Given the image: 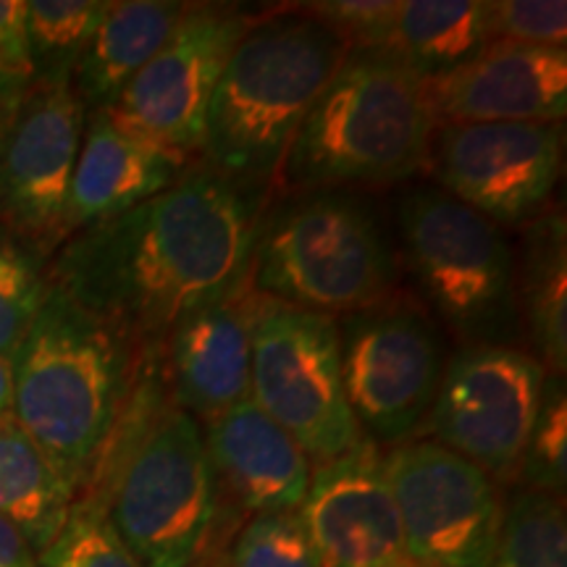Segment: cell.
I'll list each match as a JSON object with an SVG mask.
<instances>
[{"instance_id":"obj_17","label":"cell","mask_w":567,"mask_h":567,"mask_svg":"<svg viewBox=\"0 0 567 567\" xmlns=\"http://www.w3.org/2000/svg\"><path fill=\"white\" fill-rule=\"evenodd\" d=\"M423 87L436 124H557L567 111V53L488 42L465 66Z\"/></svg>"},{"instance_id":"obj_21","label":"cell","mask_w":567,"mask_h":567,"mask_svg":"<svg viewBox=\"0 0 567 567\" xmlns=\"http://www.w3.org/2000/svg\"><path fill=\"white\" fill-rule=\"evenodd\" d=\"M515 308L520 337L544 371L567 368V226L559 210H544L523 226L515 255Z\"/></svg>"},{"instance_id":"obj_4","label":"cell","mask_w":567,"mask_h":567,"mask_svg":"<svg viewBox=\"0 0 567 567\" xmlns=\"http://www.w3.org/2000/svg\"><path fill=\"white\" fill-rule=\"evenodd\" d=\"M436 118L389 51H347L281 163L274 195L392 187L429 163Z\"/></svg>"},{"instance_id":"obj_3","label":"cell","mask_w":567,"mask_h":567,"mask_svg":"<svg viewBox=\"0 0 567 567\" xmlns=\"http://www.w3.org/2000/svg\"><path fill=\"white\" fill-rule=\"evenodd\" d=\"M344 55V42L300 6L260 13L226 61L197 161L274 195L297 130Z\"/></svg>"},{"instance_id":"obj_15","label":"cell","mask_w":567,"mask_h":567,"mask_svg":"<svg viewBox=\"0 0 567 567\" xmlns=\"http://www.w3.org/2000/svg\"><path fill=\"white\" fill-rule=\"evenodd\" d=\"M300 515L321 567H415L384 476V452L368 436L316 465Z\"/></svg>"},{"instance_id":"obj_6","label":"cell","mask_w":567,"mask_h":567,"mask_svg":"<svg viewBox=\"0 0 567 567\" xmlns=\"http://www.w3.org/2000/svg\"><path fill=\"white\" fill-rule=\"evenodd\" d=\"M396 229L415 297L460 347H515V250L505 229L439 187L410 189Z\"/></svg>"},{"instance_id":"obj_13","label":"cell","mask_w":567,"mask_h":567,"mask_svg":"<svg viewBox=\"0 0 567 567\" xmlns=\"http://www.w3.org/2000/svg\"><path fill=\"white\" fill-rule=\"evenodd\" d=\"M563 122L439 124L431 140L436 187L499 229L528 226L563 174Z\"/></svg>"},{"instance_id":"obj_8","label":"cell","mask_w":567,"mask_h":567,"mask_svg":"<svg viewBox=\"0 0 567 567\" xmlns=\"http://www.w3.org/2000/svg\"><path fill=\"white\" fill-rule=\"evenodd\" d=\"M344 396L360 434L381 450L417 439L442 384L444 337L405 289L337 318Z\"/></svg>"},{"instance_id":"obj_27","label":"cell","mask_w":567,"mask_h":567,"mask_svg":"<svg viewBox=\"0 0 567 567\" xmlns=\"http://www.w3.org/2000/svg\"><path fill=\"white\" fill-rule=\"evenodd\" d=\"M520 486L563 494L567 481V392L565 375L547 373L520 465Z\"/></svg>"},{"instance_id":"obj_23","label":"cell","mask_w":567,"mask_h":567,"mask_svg":"<svg viewBox=\"0 0 567 567\" xmlns=\"http://www.w3.org/2000/svg\"><path fill=\"white\" fill-rule=\"evenodd\" d=\"M486 45L484 0H402L386 51L429 82L465 66Z\"/></svg>"},{"instance_id":"obj_1","label":"cell","mask_w":567,"mask_h":567,"mask_svg":"<svg viewBox=\"0 0 567 567\" xmlns=\"http://www.w3.org/2000/svg\"><path fill=\"white\" fill-rule=\"evenodd\" d=\"M271 193L195 161L184 176L122 216L71 234L48 279L101 316L137 352L247 274Z\"/></svg>"},{"instance_id":"obj_25","label":"cell","mask_w":567,"mask_h":567,"mask_svg":"<svg viewBox=\"0 0 567 567\" xmlns=\"http://www.w3.org/2000/svg\"><path fill=\"white\" fill-rule=\"evenodd\" d=\"M27 51L32 82L71 84L76 63L101 24V0H27Z\"/></svg>"},{"instance_id":"obj_10","label":"cell","mask_w":567,"mask_h":567,"mask_svg":"<svg viewBox=\"0 0 567 567\" xmlns=\"http://www.w3.org/2000/svg\"><path fill=\"white\" fill-rule=\"evenodd\" d=\"M544 379V365L523 347H460L446 358L423 431L494 484H517Z\"/></svg>"},{"instance_id":"obj_35","label":"cell","mask_w":567,"mask_h":567,"mask_svg":"<svg viewBox=\"0 0 567 567\" xmlns=\"http://www.w3.org/2000/svg\"><path fill=\"white\" fill-rule=\"evenodd\" d=\"M13 417V365L9 358H0V421Z\"/></svg>"},{"instance_id":"obj_5","label":"cell","mask_w":567,"mask_h":567,"mask_svg":"<svg viewBox=\"0 0 567 567\" xmlns=\"http://www.w3.org/2000/svg\"><path fill=\"white\" fill-rule=\"evenodd\" d=\"M271 200L250 255L255 292L334 318L394 292V245L363 195L318 189Z\"/></svg>"},{"instance_id":"obj_7","label":"cell","mask_w":567,"mask_h":567,"mask_svg":"<svg viewBox=\"0 0 567 567\" xmlns=\"http://www.w3.org/2000/svg\"><path fill=\"white\" fill-rule=\"evenodd\" d=\"M216 476L197 417L172 405L113 473L101 513L142 567H193L216 530Z\"/></svg>"},{"instance_id":"obj_31","label":"cell","mask_w":567,"mask_h":567,"mask_svg":"<svg viewBox=\"0 0 567 567\" xmlns=\"http://www.w3.org/2000/svg\"><path fill=\"white\" fill-rule=\"evenodd\" d=\"M344 42L347 51H386L396 24V0H321L300 3Z\"/></svg>"},{"instance_id":"obj_12","label":"cell","mask_w":567,"mask_h":567,"mask_svg":"<svg viewBox=\"0 0 567 567\" xmlns=\"http://www.w3.org/2000/svg\"><path fill=\"white\" fill-rule=\"evenodd\" d=\"M258 17L239 6L187 3L166 45L105 113L155 145L197 158L226 61Z\"/></svg>"},{"instance_id":"obj_36","label":"cell","mask_w":567,"mask_h":567,"mask_svg":"<svg viewBox=\"0 0 567 567\" xmlns=\"http://www.w3.org/2000/svg\"><path fill=\"white\" fill-rule=\"evenodd\" d=\"M193 567H231L229 551H226V547H208L195 559Z\"/></svg>"},{"instance_id":"obj_29","label":"cell","mask_w":567,"mask_h":567,"mask_svg":"<svg viewBox=\"0 0 567 567\" xmlns=\"http://www.w3.org/2000/svg\"><path fill=\"white\" fill-rule=\"evenodd\" d=\"M488 42L565 48L567 3L563 0H484Z\"/></svg>"},{"instance_id":"obj_14","label":"cell","mask_w":567,"mask_h":567,"mask_svg":"<svg viewBox=\"0 0 567 567\" xmlns=\"http://www.w3.org/2000/svg\"><path fill=\"white\" fill-rule=\"evenodd\" d=\"M84 109L71 84L30 82L0 140V229L51 260L63 245Z\"/></svg>"},{"instance_id":"obj_9","label":"cell","mask_w":567,"mask_h":567,"mask_svg":"<svg viewBox=\"0 0 567 567\" xmlns=\"http://www.w3.org/2000/svg\"><path fill=\"white\" fill-rule=\"evenodd\" d=\"M250 400L313 465L352 450L363 434L344 396L337 318L264 297L252 323Z\"/></svg>"},{"instance_id":"obj_2","label":"cell","mask_w":567,"mask_h":567,"mask_svg":"<svg viewBox=\"0 0 567 567\" xmlns=\"http://www.w3.org/2000/svg\"><path fill=\"white\" fill-rule=\"evenodd\" d=\"M140 352L48 279L13 365V417L76 494L95 471L137 375Z\"/></svg>"},{"instance_id":"obj_28","label":"cell","mask_w":567,"mask_h":567,"mask_svg":"<svg viewBox=\"0 0 567 567\" xmlns=\"http://www.w3.org/2000/svg\"><path fill=\"white\" fill-rule=\"evenodd\" d=\"M226 551L231 567H321L300 509L250 517Z\"/></svg>"},{"instance_id":"obj_11","label":"cell","mask_w":567,"mask_h":567,"mask_svg":"<svg viewBox=\"0 0 567 567\" xmlns=\"http://www.w3.org/2000/svg\"><path fill=\"white\" fill-rule=\"evenodd\" d=\"M384 476L415 567H488L505 496L481 467L410 439L384 452Z\"/></svg>"},{"instance_id":"obj_19","label":"cell","mask_w":567,"mask_h":567,"mask_svg":"<svg viewBox=\"0 0 567 567\" xmlns=\"http://www.w3.org/2000/svg\"><path fill=\"white\" fill-rule=\"evenodd\" d=\"M195 161L124 130L105 111L87 113L63 213V243L151 200L179 182Z\"/></svg>"},{"instance_id":"obj_16","label":"cell","mask_w":567,"mask_h":567,"mask_svg":"<svg viewBox=\"0 0 567 567\" xmlns=\"http://www.w3.org/2000/svg\"><path fill=\"white\" fill-rule=\"evenodd\" d=\"M260 300L247 266L229 292L182 318L158 347L168 396L200 423L250 400L252 323Z\"/></svg>"},{"instance_id":"obj_30","label":"cell","mask_w":567,"mask_h":567,"mask_svg":"<svg viewBox=\"0 0 567 567\" xmlns=\"http://www.w3.org/2000/svg\"><path fill=\"white\" fill-rule=\"evenodd\" d=\"M42 567H142L124 547L103 513L71 509L59 544L42 559Z\"/></svg>"},{"instance_id":"obj_26","label":"cell","mask_w":567,"mask_h":567,"mask_svg":"<svg viewBox=\"0 0 567 567\" xmlns=\"http://www.w3.org/2000/svg\"><path fill=\"white\" fill-rule=\"evenodd\" d=\"M48 295V260L0 229V358H13Z\"/></svg>"},{"instance_id":"obj_34","label":"cell","mask_w":567,"mask_h":567,"mask_svg":"<svg viewBox=\"0 0 567 567\" xmlns=\"http://www.w3.org/2000/svg\"><path fill=\"white\" fill-rule=\"evenodd\" d=\"M30 87V80L13 74H0V140H3L6 130L17 116L21 101H24V92Z\"/></svg>"},{"instance_id":"obj_20","label":"cell","mask_w":567,"mask_h":567,"mask_svg":"<svg viewBox=\"0 0 567 567\" xmlns=\"http://www.w3.org/2000/svg\"><path fill=\"white\" fill-rule=\"evenodd\" d=\"M187 3L176 0H116L92 34L76 63L71 90L80 97L84 116L111 111L130 82L166 45Z\"/></svg>"},{"instance_id":"obj_18","label":"cell","mask_w":567,"mask_h":567,"mask_svg":"<svg viewBox=\"0 0 567 567\" xmlns=\"http://www.w3.org/2000/svg\"><path fill=\"white\" fill-rule=\"evenodd\" d=\"M200 425L218 507L229 520L300 509L313 463L274 417L243 400Z\"/></svg>"},{"instance_id":"obj_33","label":"cell","mask_w":567,"mask_h":567,"mask_svg":"<svg viewBox=\"0 0 567 567\" xmlns=\"http://www.w3.org/2000/svg\"><path fill=\"white\" fill-rule=\"evenodd\" d=\"M0 567H42L27 536L3 515H0Z\"/></svg>"},{"instance_id":"obj_24","label":"cell","mask_w":567,"mask_h":567,"mask_svg":"<svg viewBox=\"0 0 567 567\" xmlns=\"http://www.w3.org/2000/svg\"><path fill=\"white\" fill-rule=\"evenodd\" d=\"M488 567H567L563 494L515 486L505 496L499 534Z\"/></svg>"},{"instance_id":"obj_32","label":"cell","mask_w":567,"mask_h":567,"mask_svg":"<svg viewBox=\"0 0 567 567\" xmlns=\"http://www.w3.org/2000/svg\"><path fill=\"white\" fill-rule=\"evenodd\" d=\"M24 19V0H0V74L24 76L32 82Z\"/></svg>"},{"instance_id":"obj_22","label":"cell","mask_w":567,"mask_h":567,"mask_svg":"<svg viewBox=\"0 0 567 567\" xmlns=\"http://www.w3.org/2000/svg\"><path fill=\"white\" fill-rule=\"evenodd\" d=\"M76 492L17 423L0 421V515L9 517L40 563L69 526Z\"/></svg>"}]
</instances>
